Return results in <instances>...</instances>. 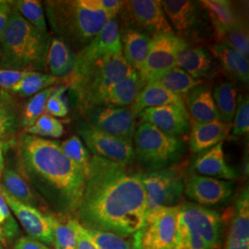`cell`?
<instances>
[{
  "instance_id": "6da1fadb",
  "label": "cell",
  "mask_w": 249,
  "mask_h": 249,
  "mask_svg": "<svg viewBox=\"0 0 249 249\" xmlns=\"http://www.w3.org/2000/svg\"><path fill=\"white\" fill-rule=\"evenodd\" d=\"M146 212L142 175L127 171L125 165L93 155L76 213L80 224L124 238L142 228Z\"/></svg>"
},
{
  "instance_id": "7a4b0ae2",
  "label": "cell",
  "mask_w": 249,
  "mask_h": 249,
  "mask_svg": "<svg viewBox=\"0 0 249 249\" xmlns=\"http://www.w3.org/2000/svg\"><path fill=\"white\" fill-rule=\"evenodd\" d=\"M18 171L62 215L76 214L85 175L60 148V143L21 133L16 139Z\"/></svg>"
},
{
  "instance_id": "3957f363",
  "label": "cell",
  "mask_w": 249,
  "mask_h": 249,
  "mask_svg": "<svg viewBox=\"0 0 249 249\" xmlns=\"http://www.w3.org/2000/svg\"><path fill=\"white\" fill-rule=\"evenodd\" d=\"M45 10L55 37L74 52L88 45L111 18L94 0H48Z\"/></svg>"
},
{
  "instance_id": "277c9868",
  "label": "cell",
  "mask_w": 249,
  "mask_h": 249,
  "mask_svg": "<svg viewBox=\"0 0 249 249\" xmlns=\"http://www.w3.org/2000/svg\"><path fill=\"white\" fill-rule=\"evenodd\" d=\"M51 37L12 9L0 41V69L42 72Z\"/></svg>"
},
{
  "instance_id": "5b68a950",
  "label": "cell",
  "mask_w": 249,
  "mask_h": 249,
  "mask_svg": "<svg viewBox=\"0 0 249 249\" xmlns=\"http://www.w3.org/2000/svg\"><path fill=\"white\" fill-rule=\"evenodd\" d=\"M133 69L122 53L99 60L80 75L67 79L68 88L73 90L83 111L101 107L108 89L122 80Z\"/></svg>"
},
{
  "instance_id": "8992f818",
  "label": "cell",
  "mask_w": 249,
  "mask_h": 249,
  "mask_svg": "<svg viewBox=\"0 0 249 249\" xmlns=\"http://www.w3.org/2000/svg\"><path fill=\"white\" fill-rule=\"evenodd\" d=\"M132 142L135 156L144 164L156 169L176 160L183 148L178 138L163 133L145 122L136 127Z\"/></svg>"
},
{
  "instance_id": "52a82bcc",
  "label": "cell",
  "mask_w": 249,
  "mask_h": 249,
  "mask_svg": "<svg viewBox=\"0 0 249 249\" xmlns=\"http://www.w3.org/2000/svg\"><path fill=\"white\" fill-rule=\"evenodd\" d=\"M180 205L160 207L146 214L142 228L133 234V249H171L175 240Z\"/></svg>"
},
{
  "instance_id": "ba28073f",
  "label": "cell",
  "mask_w": 249,
  "mask_h": 249,
  "mask_svg": "<svg viewBox=\"0 0 249 249\" xmlns=\"http://www.w3.org/2000/svg\"><path fill=\"white\" fill-rule=\"evenodd\" d=\"M146 193L147 212L179 203L184 192V181L179 170L160 168L142 175Z\"/></svg>"
},
{
  "instance_id": "9c48e42d",
  "label": "cell",
  "mask_w": 249,
  "mask_h": 249,
  "mask_svg": "<svg viewBox=\"0 0 249 249\" xmlns=\"http://www.w3.org/2000/svg\"><path fill=\"white\" fill-rule=\"evenodd\" d=\"M122 53L121 34L116 18H110L88 45L76 53L71 79L85 71L90 66L106 57Z\"/></svg>"
},
{
  "instance_id": "30bf717a",
  "label": "cell",
  "mask_w": 249,
  "mask_h": 249,
  "mask_svg": "<svg viewBox=\"0 0 249 249\" xmlns=\"http://www.w3.org/2000/svg\"><path fill=\"white\" fill-rule=\"evenodd\" d=\"M78 132L94 156L127 166L135 159L132 141L104 133L89 124H81Z\"/></svg>"
},
{
  "instance_id": "8fae6325",
  "label": "cell",
  "mask_w": 249,
  "mask_h": 249,
  "mask_svg": "<svg viewBox=\"0 0 249 249\" xmlns=\"http://www.w3.org/2000/svg\"><path fill=\"white\" fill-rule=\"evenodd\" d=\"M178 224L196 232L211 249L221 242L222 218L220 214L201 205L186 202L180 205Z\"/></svg>"
},
{
  "instance_id": "7c38bea8",
  "label": "cell",
  "mask_w": 249,
  "mask_h": 249,
  "mask_svg": "<svg viewBox=\"0 0 249 249\" xmlns=\"http://www.w3.org/2000/svg\"><path fill=\"white\" fill-rule=\"evenodd\" d=\"M186 45L187 42L174 33L151 37L149 53L140 73L144 83L151 76L177 67L178 53Z\"/></svg>"
},
{
  "instance_id": "4fadbf2b",
  "label": "cell",
  "mask_w": 249,
  "mask_h": 249,
  "mask_svg": "<svg viewBox=\"0 0 249 249\" xmlns=\"http://www.w3.org/2000/svg\"><path fill=\"white\" fill-rule=\"evenodd\" d=\"M89 124L104 133L132 141L136 116L130 107H92L84 111Z\"/></svg>"
},
{
  "instance_id": "5bb4252c",
  "label": "cell",
  "mask_w": 249,
  "mask_h": 249,
  "mask_svg": "<svg viewBox=\"0 0 249 249\" xmlns=\"http://www.w3.org/2000/svg\"><path fill=\"white\" fill-rule=\"evenodd\" d=\"M123 9L137 29L151 37L174 33L159 0L124 1Z\"/></svg>"
},
{
  "instance_id": "9a60e30c",
  "label": "cell",
  "mask_w": 249,
  "mask_h": 249,
  "mask_svg": "<svg viewBox=\"0 0 249 249\" xmlns=\"http://www.w3.org/2000/svg\"><path fill=\"white\" fill-rule=\"evenodd\" d=\"M0 192L9 206L11 213L18 220L28 236L45 245H53V234L47 214L35 207L23 204L9 195L2 187Z\"/></svg>"
},
{
  "instance_id": "2e32d148",
  "label": "cell",
  "mask_w": 249,
  "mask_h": 249,
  "mask_svg": "<svg viewBox=\"0 0 249 249\" xmlns=\"http://www.w3.org/2000/svg\"><path fill=\"white\" fill-rule=\"evenodd\" d=\"M232 181L191 175L184 181V192L201 206H213L226 201L233 191Z\"/></svg>"
},
{
  "instance_id": "e0dca14e",
  "label": "cell",
  "mask_w": 249,
  "mask_h": 249,
  "mask_svg": "<svg viewBox=\"0 0 249 249\" xmlns=\"http://www.w3.org/2000/svg\"><path fill=\"white\" fill-rule=\"evenodd\" d=\"M137 116L171 137L178 138L190 130L191 119L185 105L147 108Z\"/></svg>"
},
{
  "instance_id": "ac0fdd59",
  "label": "cell",
  "mask_w": 249,
  "mask_h": 249,
  "mask_svg": "<svg viewBox=\"0 0 249 249\" xmlns=\"http://www.w3.org/2000/svg\"><path fill=\"white\" fill-rule=\"evenodd\" d=\"M160 5L166 18H169L172 25L176 29L178 37L183 39V36H187L194 31L198 19L199 2L190 0H162L160 1Z\"/></svg>"
},
{
  "instance_id": "d6986e66",
  "label": "cell",
  "mask_w": 249,
  "mask_h": 249,
  "mask_svg": "<svg viewBox=\"0 0 249 249\" xmlns=\"http://www.w3.org/2000/svg\"><path fill=\"white\" fill-rule=\"evenodd\" d=\"M231 124L222 121L190 124L189 150L193 153L207 151L219 143H223L231 132Z\"/></svg>"
},
{
  "instance_id": "ffe728a7",
  "label": "cell",
  "mask_w": 249,
  "mask_h": 249,
  "mask_svg": "<svg viewBox=\"0 0 249 249\" xmlns=\"http://www.w3.org/2000/svg\"><path fill=\"white\" fill-rule=\"evenodd\" d=\"M193 167L196 173L208 178L231 181L237 178L235 170L226 162L223 143L198 153Z\"/></svg>"
},
{
  "instance_id": "44dd1931",
  "label": "cell",
  "mask_w": 249,
  "mask_h": 249,
  "mask_svg": "<svg viewBox=\"0 0 249 249\" xmlns=\"http://www.w3.org/2000/svg\"><path fill=\"white\" fill-rule=\"evenodd\" d=\"M186 108L195 123L221 121L215 106L213 91L203 83L189 90L186 95Z\"/></svg>"
},
{
  "instance_id": "7402d4cb",
  "label": "cell",
  "mask_w": 249,
  "mask_h": 249,
  "mask_svg": "<svg viewBox=\"0 0 249 249\" xmlns=\"http://www.w3.org/2000/svg\"><path fill=\"white\" fill-rule=\"evenodd\" d=\"M144 85L140 73L132 70L108 89L101 107H131Z\"/></svg>"
},
{
  "instance_id": "603a6c76",
  "label": "cell",
  "mask_w": 249,
  "mask_h": 249,
  "mask_svg": "<svg viewBox=\"0 0 249 249\" xmlns=\"http://www.w3.org/2000/svg\"><path fill=\"white\" fill-rule=\"evenodd\" d=\"M151 36L137 28H127L121 36L122 55L126 63L141 73L149 53Z\"/></svg>"
},
{
  "instance_id": "cb8c5ba5",
  "label": "cell",
  "mask_w": 249,
  "mask_h": 249,
  "mask_svg": "<svg viewBox=\"0 0 249 249\" xmlns=\"http://www.w3.org/2000/svg\"><path fill=\"white\" fill-rule=\"evenodd\" d=\"M177 67L187 72L191 77L202 80L211 76L214 64L212 53L205 48L187 45L178 53Z\"/></svg>"
},
{
  "instance_id": "d4e9b609",
  "label": "cell",
  "mask_w": 249,
  "mask_h": 249,
  "mask_svg": "<svg viewBox=\"0 0 249 249\" xmlns=\"http://www.w3.org/2000/svg\"><path fill=\"white\" fill-rule=\"evenodd\" d=\"M0 187L9 195L23 204L35 207L38 210L44 208L35 188L18 170L5 165L0 177Z\"/></svg>"
},
{
  "instance_id": "484cf974",
  "label": "cell",
  "mask_w": 249,
  "mask_h": 249,
  "mask_svg": "<svg viewBox=\"0 0 249 249\" xmlns=\"http://www.w3.org/2000/svg\"><path fill=\"white\" fill-rule=\"evenodd\" d=\"M212 55L223 67V71L230 77L244 84H249V63L246 57L237 50L223 43H216L210 48Z\"/></svg>"
},
{
  "instance_id": "4316f807",
  "label": "cell",
  "mask_w": 249,
  "mask_h": 249,
  "mask_svg": "<svg viewBox=\"0 0 249 249\" xmlns=\"http://www.w3.org/2000/svg\"><path fill=\"white\" fill-rule=\"evenodd\" d=\"M75 58L76 53L71 48L61 39L53 36L46 54L45 70L57 79L67 78L73 70Z\"/></svg>"
},
{
  "instance_id": "83f0119b",
  "label": "cell",
  "mask_w": 249,
  "mask_h": 249,
  "mask_svg": "<svg viewBox=\"0 0 249 249\" xmlns=\"http://www.w3.org/2000/svg\"><path fill=\"white\" fill-rule=\"evenodd\" d=\"M185 105L184 98L162 88L156 83H146L130 107L135 116L147 108Z\"/></svg>"
},
{
  "instance_id": "f1b7e54d",
  "label": "cell",
  "mask_w": 249,
  "mask_h": 249,
  "mask_svg": "<svg viewBox=\"0 0 249 249\" xmlns=\"http://www.w3.org/2000/svg\"><path fill=\"white\" fill-rule=\"evenodd\" d=\"M20 127V116L11 94L0 89V142L6 148L14 145Z\"/></svg>"
},
{
  "instance_id": "f546056e",
  "label": "cell",
  "mask_w": 249,
  "mask_h": 249,
  "mask_svg": "<svg viewBox=\"0 0 249 249\" xmlns=\"http://www.w3.org/2000/svg\"><path fill=\"white\" fill-rule=\"evenodd\" d=\"M146 83H156L171 92L183 97L189 90L203 83V80L191 77L187 72L175 67L149 78Z\"/></svg>"
},
{
  "instance_id": "4dcf8cb0",
  "label": "cell",
  "mask_w": 249,
  "mask_h": 249,
  "mask_svg": "<svg viewBox=\"0 0 249 249\" xmlns=\"http://www.w3.org/2000/svg\"><path fill=\"white\" fill-rule=\"evenodd\" d=\"M228 243L249 246V191L247 187L238 196L231 220Z\"/></svg>"
},
{
  "instance_id": "1f68e13d",
  "label": "cell",
  "mask_w": 249,
  "mask_h": 249,
  "mask_svg": "<svg viewBox=\"0 0 249 249\" xmlns=\"http://www.w3.org/2000/svg\"><path fill=\"white\" fill-rule=\"evenodd\" d=\"M200 7L207 11L213 27L244 26L237 12L230 1L202 0Z\"/></svg>"
},
{
  "instance_id": "d6a6232c",
  "label": "cell",
  "mask_w": 249,
  "mask_h": 249,
  "mask_svg": "<svg viewBox=\"0 0 249 249\" xmlns=\"http://www.w3.org/2000/svg\"><path fill=\"white\" fill-rule=\"evenodd\" d=\"M213 97L220 120L231 124L238 102L237 90L234 85L231 81L219 82L213 91Z\"/></svg>"
},
{
  "instance_id": "836d02e7",
  "label": "cell",
  "mask_w": 249,
  "mask_h": 249,
  "mask_svg": "<svg viewBox=\"0 0 249 249\" xmlns=\"http://www.w3.org/2000/svg\"><path fill=\"white\" fill-rule=\"evenodd\" d=\"M60 79L45 72H33L26 78L20 80L18 84L9 89V93L20 97H30L43 89L56 86Z\"/></svg>"
},
{
  "instance_id": "e575fe53",
  "label": "cell",
  "mask_w": 249,
  "mask_h": 249,
  "mask_svg": "<svg viewBox=\"0 0 249 249\" xmlns=\"http://www.w3.org/2000/svg\"><path fill=\"white\" fill-rule=\"evenodd\" d=\"M53 234L54 249H76V234L71 223V217L62 214L48 213Z\"/></svg>"
},
{
  "instance_id": "d590c367",
  "label": "cell",
  "mask_w": 249,
  "mask_h": 249,
  "mask_svg": "<svg viewBox=\"0 0 249 249\" xmlns=\"http://www.w3.org/2000/svg\"><path fill=\"white\" fill-rule=\"evenodd\" d=\"M15 11L37 30L47 33V22L44 6L37 0H16L10 1Z\"/></svg>"
},
{
  "instance_id": "8d00e7d4",
  "label": "cell",
  "mask_w": 249,
  "mask_h": 249,
  "mask_svg": "<svg viewBox=\"0 0 249 249\" xmlns=\"http://www.w3.org/2000/svg\"><path fill=\"white\" fill-rule=\"evenodd\" d=\"M215 36L219 40L218 43H223L237 50L249 58V33L246 26L213 27Z\"/></svg>"
},
{
  "instance_id": "74e56055",
  "label": "cell",
  "mask_w": 249,
  "mask_h": 249,
  "mask_svg": "<svg viewBox=\"0 0 249 249\" xmlns=\"http://www.w3.org/2000/svg\"><path fill=\"white\" fill-rule=\"evenodd\" d=\"M57 86V85H56ZM56 86H53L33 95L27 102L26 106L20 115V123L22 129L30 127L36 123V120L45 113L47 100L53 93Z\"/></svg>"
},
{
  "instance_id": "f35d334b",
  "label": "cell",
  "mask_w": 249,
  "mask_h": 249,
  "mask_svg": "<svg viewBox=\"0 0 249 249\" xmlns=\"http://www.w3.org/2000/svg\"><path fill=\"white\" fill-rule=\"evenodd\" d=\"M63 153L84 172L85 178L89 170L90 156L88 149L77 136H72L60 143Z\"/></svg>"
},
{
  "instance_id": "ab89813d",
  "label": "cell",
  "mask_w": 249,
  "mask_h": 249,
  "mask_svg": "<svg viewBox=\"0 0 249 249\" xmlns=\"http://www.w3.org/2000/svg\"><path fill=\"white\" fill-rule=\"evenodd\" d=\"M65 132L62 123L55 117L45 113L40 116L36 123L23 129V133L39 138H60Z\"/></svg>"
},
{
  "instance_id": "60d3db41",
  "label": "cell",
  "mask_w": 249,
  "mask_h": 249,
  "mask_svg": "<svg viewBox=\"0 0 249 249\" xmlns=\"http://www.w3.org/2000/svg\"><path fill=\"white\" fill-rule=\"evenodd\" d=\"M89 238L98 249H133L132 245L116 233L85 228Z\"/></svg>"
},
{
  "instance_id": "b9f144b4",
  "label": "cell",
  "mask_w": 249,
  "mask_h": 249,
  "mask_svg": "<svg viewBox=\"0 0 249 249\" xmlns=\"http://www.w3.org/2000/svg\"><path fill=\"white\" fill-rule=\"evenodd\" d=\"M66 85H57L47 100L45 113L53 117H65L68 116L70 108L68 105V100L66 92L68 90Z\"/></svg>"
},
{
  "instance_id": "7bdbcfd3",
  "label": "cell",
  "mask_w": 249,
  "mask_h": 249,
  "mask_svg": "<svg viewBox=\"0 0 249 249\" xmlns=\"http://www.w3.org/2000/svg\"><path fill=\"white\" fill-rule=\"evenodd\" d=\"M171 249H211L196 232L178 224Z\"/></svg>"
},
{
  "instance_id": "ee69618b",
  "label": "cell",
  "mask_w": 249,
  "mask_h": 249,
  "mask_svg": "<svg viewBox=\"0 0 249 249\" xmlns=\"http://www.w3.org/2000/svg\"><path fill=\"white\" fill-rule=\"evenodd\" d=\"M234 136H244L249 132V101L248 95H241L231 123Z\"/></svg>"
},
{
  "instance_id": "f6af8a7d",
  "label": "cell",
  "mask_w": 249,
  "mask_h": 249,
  "mask_svg": "<svg viewBox=\"0 0 249 249\" xmlns=\"http://www.w3.org/2000/svg\"><path fill=\"white\" fill-rule=\"evenodd\" d=\"M0 230L3 232L6 240L15 238L19 232L18 223L13 217L4 196L0 192Z\"/></svg>"
},
{
  "instance_id": "bcb514c9",
  "label": "cell",
  "mask_w": 249,
  "mask_h": 249,
  "mask_svg": "<svg viewBox=\"0 0 249 249\" xmlns=\"http://www.w3.org/2000/svg\"><path fill=\"white\" fill-rule=\"evenodd\" d=\"M33 72L35 71L0 69V89L9 91L13 86L18 84L20 80L26 78Z\"/></svg>"
},
{
  "instance_id": "7dc6e473",
  "label": "cell",
  "mask_w": 249,
  "mask_h": 249,
  "mask_svg": "<svg viewBox=\"0 0 249 249\" xmlns=\"http://www.w3.org/2000/svg\"><path fill=\"white\" fill-rule=\"evenodd\" d=\"M71 223L76 234V249H98L89 238L85 227L77 219L71 218Z\"/></svg>"
},
{
  "instance_id": "c3c4849f",
  "label": "cell",
  "mask_w": 249,
  "mask_h": 249,
  "mask_svg": "<svg viewBox=\"0 0 249 249\" xmlns=\"http://www.w3.org/2000/svg\"><path fill=\"white\" fill-rule=\"evenodd\" d=\"M124 1L119 0H94L99 9L103 10L111 18H116L124 8Z\"/></svg>"
},
{
  "instance_id": "681fc988",
  "label": "cell",
  "mask_w": 249,
  "mask_h": 249,
  "mask_svg": "<svg viewBox=\"0 0 249 249\" xmlns=\"http://www.w3.org/2000/svg\"><path fill=\"white\" fill-rule=\"evenodd\" d=\"M14 249H49L44 243L40 241L34 239L30 236H22L18 239L15 246Z\"/></svg>"
},
{
  "instance_id": "f907efd6",
  "label": "cell",
  "mask_w": 249,
  "mask_h": 249,
  "mask_svg": "<svg viewBox=\"0 0 249 249\" xmlns=\"http://www.w3.org/2000/svg\"><path fill=\"white\" fill-rule=\"evenodd\" d=\"M11 10H12V7L10 4V1L0 0V41L3 36L4 30L7 25Z\"/></svg>"
},
{
  "instance_id": "816d5d0a",
  "label": "cell",
  "mask_w": 249,
  "mask_h": 249,
  "mask_svg": "<svg viewBox=\"0 0 249 249\" xmlns=\"http://www.w3.org/2000/svg\"><path fill=\"white\" fill-rule=\"evenodd\" d=\"M6 146L0 142V173L2 174V171L5 167V160H4V152L6 150Z\"/></svg>"
},
{
  "instance_id": "f5cc1de1",
  "label": "cell",
  "mask_w": 249,
  "mask_h": 249,
  "mask_svg": "<svg viewBox=\"0 0 249 249\" xmlns=\"http://www.w3.org/2000/svg\"><path fill=\"white\" fill-rule=\"evenodd\" d=\"M224 249H249V246H240L233 243L226 242V246Z\"/></svg>"
},
{
  "instance_id": "db71d44e",
  "label": "cell",
  "mask_w": 249,
  "mask_h": 249,
  "mask_svg": "<svg viewBox=\"0 0 249 249\" xmlns=\"http://www.w3.org/2000/svg\"><path fill=\"white\" fill-rule=\"evenodd\" d=\"M0 242L3 244L4 247L7 246V240H6V238H5V236H4V234H3L1 230H0Z\"/></svg>"
},
{
  "instance_id": "11a10c76",
  "label": "cell",
  "mask_w": 249,
  "mask_h": 249,
  "mask_svg": "<svg viewBox=\"0 0 249 249\" xmlns=\"http://www.w3.org/2000/svg\"><path fill=\"white\" fill-rule=\"evenodd\" d=\"M0 249H5V247L3 246V244L0 242Z\"/></svg>"
},
{
  "instance_id": "9f6ffc18",
  "label": "cell",
  "mask_w": 249,
  "mask_h": 249,
  "mask_svg": "<svg viewBox=\"0 0 249 249\" xmlns=\"http://www.w3.org/2000/svg\"><path fill=\"white\" fill-rule=\"evenodd\" d=\"M0 177H1V173H0Z\"/></svg>"
}]
</instances>
